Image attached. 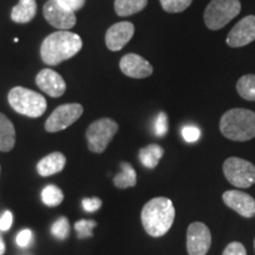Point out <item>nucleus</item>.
I'll use <instances>...</instances> for the list:
<instances>
[{"label":"nucleus","instance_id":"obj_1","mask_svg":"<svg viewBox=\"0 0 255 255\" xmlns=\"http://www.w3.org/2000/svg\"><path fill=\"white\" fill-rule=\"evenodd\" d=\"M83 47L82 38L69 31H57L47 36L40 46L41 60L46 65H58L75 57Z\"/></svg>","mask_w":255,"mask_h":255},{"label":"nucleus","instance_id":"obj_2","mask_svg":"<svg viewBox=\"0 0 255 255\" xmlns=\"http://www.w3.org/2000/svg\"><path fill=\"white\" fill-rule=\"evenodd\" d=\"M144 231L152 238L167 234L175 220V208L168 197H154L145 203L141 213Z\"/></svg>","mask_w":255,"mask_h":255},{"label":"nucleus","instance_id":"obj_3","mask_svg":"<svg viewBox=\"0 0 255 255\" xmlns=\"http://www.w3.org/2000/svg\"><path fill=\"white\" fill-rule=\"evenodd\" d=\"M220 130L231 141H250L255 137V113L241 108L228 110L220 120Z\"/></svg>","mask_w":255,"mask_h":255},{"label":"nucleus","instance_id":"obj_4","mask_svg":"<svg viewBox=\"0 0 255 255\" xmlns=\"http://www.w3.org/2000/svg\"><path fill=\"white\" fill-rule=\"evenodd\" d=\"M8 103L15 113L37 119L46 111L47 103L44 96L23 87L11 89L7 96Z\"/></svg>","mask_w":255,"mask_h":255},{"label":"nucleus","instance_id":"obj_5","mask_svg":"<svg viewBox=\"0 0 255 255\" xmlns=\"http://www.w3.org/2000/svg\"><path fill=\"white\" fill-rule=\"evenodd\" d=\"M241 12L240 0H212L205 9L206 26L212 31L221 30Z\"/></svg>","mask_w":255,"mask_h":255},{"label":"nucleus","instance_id":"obj_6","mask_svg":"<svg viewBox=\"0 0 255 255\" xmlns=\"http://www.w3.org/2000/svg\"><path fill=\"white\" fill-rule=\"evenodd\" d=\"M117 131L119 124L111 119H101L91 123L85 133L90 151L96 154L104 152Z\"/></svg>","mask_w":255,"mask_h":255},{"label":"nucleus","instance_id":"obj_7","mask_svg":"<svg viewBox=\"0 0 255 255\" xmlns=\"http://www.w3.org/2000/svg\"><path fill=\"white\" fill-rule=\"evenodd\" d=\"M223 174L237 188H250L255 183V165L240 157H229L223 163Z\"/></svg>","mask_w":255,"mask_h":255},{"label":"nucleus","instance_id":"obj_8","mask_svg":"<svg viewBox=\"0 0 255 255\" xmlns=\"http://www.w3.org/2000/svg\"><path fill=\"white\" fill-rule=\"evenodd\" d=\"M83 115V107L78 103L59 105L50 115L45 122V129L49 132H58L66 129Z\"/></svg>","mask_w":255,"mask_h":255},{"label":"nucleus","instance_id":"obj_9","mask_svg":"<svg viewBox=\"0 0 255 255\" xmlns=\"http://www.w3.org/2000/svg\"><path fill=\"white\" fill-rule=\"evenodd\" d=\"M43 14L51 26L59 28L60 31H68L77 23L75 12L64 7L57 0H47L44 5Z\"/></svg>","mask_w":255,"mask_h":255},{"label":"nucleus","instance_id":"obj_10","mask_svg":"<svg viewBox=\"0 0 255 255\" xmlns=\"http://www.w3.org/2000/svg\"><path fill=\"white\" fill-rule=\"evenodd\" d=\"M212 245L209 228L202 222H194L187 229V252L189 255H206Z\"/></svg>","mask_w":255,"mask_h":255},{"label":"nucleus","instance_id":"obj_11","mask_svg":"<svg viewBox=\"0 0 255 255\" xmlns=\"http://www.w3.org/2000/svg\"><path fill=\"white\" fill-rule=\"evenodd\" d=\"M255 40V15H247L242 18L229 31L226 43L231 47H242Z\"/></svg>","mask_w":255,"mask_h":255},{"label":"nucleus","instance_id":"obj_12","mask_svg":"<svg viewBox=\"0 0 255 255\" xmlns=\"http://www.w3.org/2000/svg\"><path fill=\"white\" fill-rule=\"evenodd\" d=\"M135 26L130 21H120L108 28L105 33V45L110 51H120L131 40Z\"/></svg>","mask_w":255,"mask_h":255},{"label":"nucleus","instance_id":"obj_13","mask_svg":"<svg viewBox=\"0 0 255 255\" xmlns=\"http://www.w3.org/2000/svg\"><path fill=\"white\" fill-rule=\"evenodd\" d=\"M120 69L128 77L142 79L152 75L154 69L148 60L136 53H128L120 60Z\"/></svg>","mask_w":255,"mask_h":255},{"label":"nucleus","instance_id":"obj_14","mask_svg":"<svg viewBox=\"0 0 255 255\" xmlns=\"http://www.w3.org/2000/svg\"><path fill=\"white\" fill-rule=\"evenodd\" d=\"M225 205L244 218L255 216V200L241 190H228L222 195Z\"/></svg>","mask_w":255,"mask_h":255},{"label":"nucleus","instance_id":"obj_15","mask_svg":"<svg viewBox=\"0 0 255 255\" xmlns=\"http://www.w3.org/2000/svg\"><path fill=\"white\" fill-rule=\"evenodd\" d=\"M36 83L41 91L51 97H60L66 91L65 81L58 72L52 69H43L38 72Z\"/></svg>","mask_w":255,"mask_h":255},{"label":"nucleus","instance_id":"obj_16","mask_svg":"<svg viewBox=\"0 0 255 255\" xmlns=\"http://www.w3.org/2000/svg\"><path fill=\"white\" fill-rule=\"evenodd\" d=\"M66 164V158L62 152H52L45 156L38 162L37 171L40 176H51L57 173H60Z\"/></svg>","mask_w":255,"mask_h":255},{"label":"nucleus","instance_id":"obj_17","mask_svg":"<svg viewBox=\"0 0 255 255\" xmlns=\"http://www.w3.org/2000/svg\"><path fill=\"white\" fill-rule=\"evenodd\" d=\"M37 1L36 0H19L11 11V19L14 23L26 24L36 17Z\"/></svg>","mask_w":255,"mask_h":255},{"label":"nucleus","instance_id":"obj_18","mask_svg":"<svg viewBox=\"0 0 255 255\" xmlns=\"http://www.w3.org/2000/svg\"><path fill=\"white\" fill-rule=\"evenodd\" d=\"M15 144V129L7 117L0 113V151L8 152Z\"/></svg>","mask_w":255,"mask_h":255},{"label":"nucleus","instance_id":"obj_19","mask_svg":"<svg viewBox=\"0 0 255 255\" xmlns=\"http://www.w3.org/2000/svg\"><path fill=\"white\" fill-rule=\"evenodd\" d=\"M164 154V149L158 144H149L139 150L138 157L141 163L148 169H154L157 167L159 159Z\"/></svg>","mask_w":255,"mask_h":255},{"label":"nucleus","instance_id":"obj_20","mask_svg":"<svg viewBox=\"0 0 255 255\" xmlns=\"http://www.w3.org/2000/svg\"><path fill=\"white\" fill-rule=\"evenodd\" d=\"M148 5V0H115V12L120 17H129L143 11Z\"/></svg>","mask_w":255,"mask_h":255},{"label":"nucleus","instance_id":"obj_21","mask_svg":"<svg viewBox=\"0 0 255 255\" xmlns=\"http://www.w3.org/2000/svg\"><path fill=\"white\" fill-rule=\"evenodd\" d=\"M121 171L114 177V184L120 189L136 186L137 176L135 169L128 162H121Z\"/></svg>","mask_w":255,"mask_h":255},{"label":"nucleus","instance_id":"obj_22","mask_svg":"<svg viewBox=\"0 0 255 255\" xmlns=\"http://www.w3.org/2000/svg\"><path fill=\"white\" fill-rule=\"evenodd\" d=\"M237 91L246 101L255 102V75H244L237 83Z\"/></svg>","mask_w":255,"mask_h":255},{"label":"nucleus","instance_id":"obj_23","mask_svg":"<svg viewBox=\"0 0 255 255\" xmlns=\"http://www.w3.org/2000/svg\"><path fill=\"white\" fill-rule=\"evenodd\" d=\"M41 200L47 207H57L63 202L64 194L58 187L50 184L41 191Z\"/></svg>","mask_w":255,"mask_h":255},{"label":"nucleus","instance_id":"obj_24","mask_svg":"<svg viewBox=\"0 0 255 255\" xmlns=\"http://www.w3.org/2000/svg\"><path fill=\"white\" fill-rule=\"evenodd\" d=\"M159 2L168 13H181L189 7L193 0H159Z\"/></svg>","mask_w":255,"mask_h":255},{"label":"nucleus","instance_id":"obj_25","mask_svg":"<svg viewBox=\"0 0 255 255\" xmlns=\"http://www.w3.org/2000/svg\"><path fill=\"white\" fill-rule=\"evenodd\" d=\"M51 233L56 239L58 240H65L69 237L70 233V225L69 220L65 216H62L57 221L53 223L52 227H51Z\"/></svg>","mask_w":255,"mask_h":255},{"label":"nucleus","instance_id":"obj_26","mask_svg":"<svg viewBox=\"0 0 255 255\" xmlns=\"http://www.w3.org/2000/svg\"><path fill=\"white\" fill-rule=\"evenodd\" d=\"M96 221L94 220H81V221L75 223V229L78 233L79 239L90 238L92 237V231L96 227Z\"/></svg>","mask_w":255,"mask_h":255},{"label":"nucleus","instance_id":"obj_27","mask_svg":"<svg viewBox=\"0 0 255 255\" xmlns=\"http://www.w3.org/2000/svg\"><path fill=\"white\" fill-rule=\"evenodd\" d=\"M168 132V117L165 113H159L154 121V133L157 137L164 136Z\"/></svg>","mask_w":255,"mask_h":255},{"label":"nucleus","instance_id":"obj_28","mask_svg":"<svg viewBox=\"0 0 255 255\" xmlns=\"http://www.w3.org/2000/svg\"><path fill=\"white\" fill-rule=\"evenodd\" d=\"M200 136L201 131L199 128L194 126H186L182 128V137L184 138V141L188 143L196 142L200 138Z\"/></svg>","mask_w":255,"mask_h":255},{"label":"nucleus","instance_id":"obj_29","mask_svg":"<svg viewBox=\"0 0 255 255\" xmlns=\"http://www.w3.org/2000/svg\"><path fill=\"white\" fill-rule=\"evenodd\" d=\"M102 205H103V202H102V200L98 199V197H85V199H83L82 201L83 209L88 213L97 212V210L102 207Z\"/></svg>","mask_w":255,"mask_h":255},{"label":"nucleus","instance_id":"obj_30","mask_svg":"<svg viewBox=\"0 0 255 255\" xmlns=\"http://www.w3.org/2000/svg\"><path fill=\"white\" fill-rule=\"evenodd\" d=\"M222 255H247L246 248L241 242H231L227 247L225 248Z\"/></svg>","mask_w":255,"mask_h":255},{"label":"nucleus","instance_id":"obj_31","mask_svg":"<svg viewBox=\"0 0 255 255\" xmlns=\"http://www.w3.org/2000/svg\"><path fill=\"white\" fill-rule=\"evenodd\" d=\"M32 242V232L30 229H23L17 235V245L19 247L25 248L28 247Z\"/></svg>","mask_w":255,"mask_h":255},{"label":"nucleus","instance_id":"obj_32","mask_svg":"<svg viewBox=\"0 0 255 255\" xmlns=\"http://www.w3.org/2000/svg\"><path fill=\"white\" fill-rule=\"evenodd\" d=\"M57 1L73 12L79 11L85 5V0H57Z\"/></svg>","mask_w":255,"mask_h":255},{"label":"nucleus","instance_id":"obj_33","mask_svg":"<svg viewBox=\"0 0 255 255\" xmlns=\"http://www.w3.org/2000/svg\"><path fill=\"white\" fill-rule=\"evenodd\" d=\"M12 222H13V215L9 210H6L4 214L0 218V231L6 232L11 228Z\"/></svg>","mask_w":255,"mask_h":255},{"label":"nucleus","instance_id":"obj_34","mask_svg":"<svg viewBox=\"0 0 255 255\" xmlns=\"http://www.w3.org/2000/svg\"><path fill=\"white\" fill-rule=\"evenodd\" d=\"M5 250H6L5 242H4V240H2V238L0 237V255H4Z\"/></svg>","mask_w":255,"mask_h":255},{"label":"nucleus","instance_id":"obj_35","mask_svg":"<svg viewBox=\"0 0 255 255\" xmlns=\"http://www.w3.org/2000/svg\"><path fill=\"white\" fill-rule=\"evenodd\" d=\"M254 250H255V239H254Z\"/></svg>","mask_w":255,"mask_h":255}]
</instances>
